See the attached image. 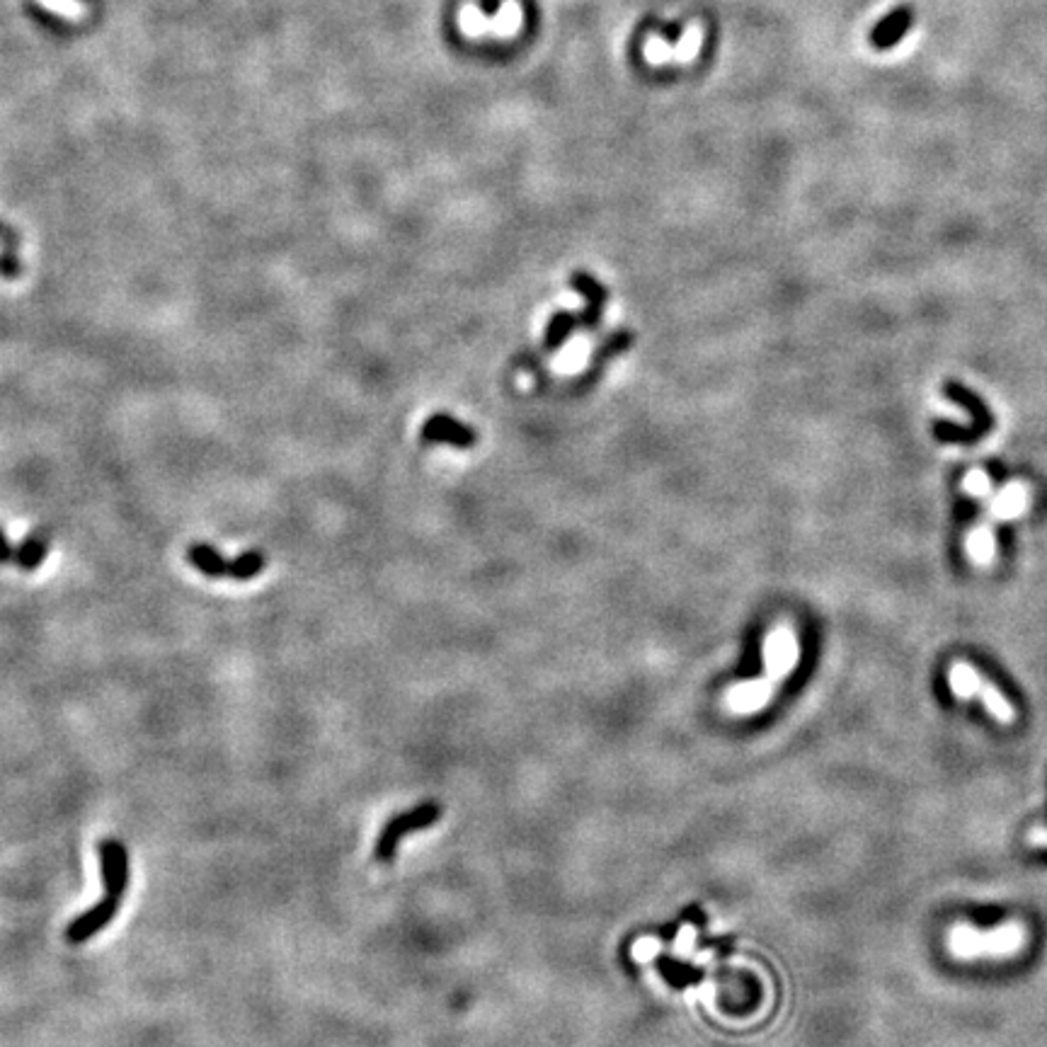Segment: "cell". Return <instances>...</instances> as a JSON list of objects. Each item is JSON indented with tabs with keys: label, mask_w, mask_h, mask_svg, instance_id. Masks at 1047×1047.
Here are the masks:
<instances>
[{
	"label": "cell",
	"mask_w": 1047,
	"mask_h": 1047,
	"mask_svg": "<svg viewBox=\"0 0 1047 1047\" xmlns=\"http://www.w3.org/2000/svg\"><path fill=\"white\" fill-rule=\"evenodd\" d=\"M100 866H102V883H105V895L102 900L85 909L80 917L68 924L66 938L71 943H85L100 934L110 921L117 917L122 909L124 895L129 888V854L124 844L114 839H105L100 844Z\"/></svg>",
	"instance_id": "obj_1"
},
{
	"label": "cell",
	"mask_w": 1047,
	"mask_h": 1047,
	"mask_svg": "<svg viewBox=\"0 0 1047 1047\" xmlns=\"http://www.w3.org/2000/svg\"><path fill=\"white\" fill-rule=\"evenodd\" d=\"M1023 941H1026V931L1018 921H1009V924H1001L992 931L975 929L970 924H958L953 926V931L948 934V948L955 958H1006V955H1016L1021 951Z\"/></svg>",
	"instance_id": "obj_2"
},
{
	"label": "cell",
	"mask_w": 1047,
	"mask_h": 1047,
	"mask_svg": "<svg viewBox=\"0 0 1047 1047\" xmlns=\"http://www.w3.org/2000/svg\"><path fill=\"white\" fill-rule=\"evenodd\" d=\"M524 25V10L519 0H505L495 15H485L478 5L468 3L459 10V30L471 39L495 37L500 42L517 37Z\"/></svg>",
	"instance_id": "obj_3"
},
{
	"label": "cell",
	"mask_w": 1047,
	"mask_h": 1047,
	"mask_svg": "<svg viewBox=\"0 0 1047 1047\" xmlns=\"http://www.w3.org/2000/svg\"><path fill=\"white\" fill-rule=\"evenodd\" d=\"M703 39H706V32H703L701 22H691L674 47L667 44V39L660 34H650L643 44V56L650 66H689L701 54Z\"/></svg>",
	"instance_id": "obj_4"
},
{
	"label": "cell",
	"mask_w": 1047,
	"mask_h": 1047,
	"mask_svg": "<svg viewBox=\"0 0 1047 1047\" xmlns=\"http://www.w3.org/2000/svg\"><path fill=\"white\" fill-rule=\"evenodd\" d=\"M798 657H800L798 638H795L788 628L774 631L769 638H766L764 665L771 679L786 677V674L791 672L795 665H798Z\"/></svg>",
	"instance_id": "obj_5"
},
{
	"label": "cell",
	"mask_w": 1047,
	"mask_h": 1047,
	"mask_svg": "<svg viewBox=\"0 0 1047 1047\" xmlns=\"http://www.w3.org/2000/svg\"><path fill=\"white\" fill-rule=\"evenodd\" d=\"M570 286L582 296V301H585V308H582V313L577 316L580 318V325L587 330H594L604 318V308H606V301H609V291H606V286L599 284L592 274H587L582 270L572 272Z\"/></svg>",
	"instance_id": "obj_6"
},
{
	"label": "cell",
	"mask_w": 1047,
	"mask_h": 1047,
	"mask_svg": "<svg viewBox=\"0 0 1047 1047\" xmlns=\"http://www.w3.org/2000/svg\"><path fill=\"white\" fill-rule=\"evenodd\" d=\"M422 442L429 444H451L456 449H471L476 446L478 437L468 425H461L451 415H432L422 427Z\"/></svg>",
	"instance_id": "obj_7"
},
{
	"label": "cell",
	"mask_w": 1047,
	"mask_h": 1047,
	"mask_svg": "<svg viewBox=\"0 0 1047 1047\" xmlns=\"http://www.w3.org/2000/svg\"><path fill=\"white\" fill-rule=\"evenodd\" d=\"M439 810L432 808V805H425V808L415 810V812H405V815L396 817L393 822H388L386 827H383V834H381V841H379V858H391L393 856V849H396L398 839L403 837V834L408 832H415V829H422L427 825H432L434 820H437Z\"/></svg>",
	"instance_id": "obj_8"
},
{
	"label": "cell",
	"mask_w": 1047,
	"mask_h": 1047,
	"mask_svg": "<svg viewBox=\"0 0 1047 1047\" xmlns=\"http://www.w3.org/2000/svg\"><path fill=\"white\" fill-rule=\"evenodd\" d=\"M1028 505H1031V488H1028L1023 480H1014V483L1004 485V488L992 497L989 514H992V519H997V522H1011V519H1018L1021 514H1026Z\"/></svg>",
	"instance_id": "obj_9"
},
{
	"label": "cell",
	"mask_w": 1047,
	"mask_h": 1047,
	"mask_svg": "<svg viewBox=\"0 0 1047 1047\" xmlns=\"http://www.w3.org/2000/svg\"><path fill=\"white\" fill-rule=\"evenodd\" d=\"M49 548H51L49 531H32V534L25 536V539L20 541V546L15 548L13 565H17V568L25 572L39 570L49 556Z\"/></svg>",
	"instance_id": "obj_10"
},
{
	"label": "cell",
	"mask_w": 1047,
	"mask_h": 1047,
	"mask_svg": "<svg viewBox=\"0 0 1047 1047\" xmlns=\"http://www.w3.org/2000/svg\"><path fill=\"white\" fill-rule=\"evenodd\" d=\"M187 563H190L194 570L202 572L204 577H209V580L228 577V560L223 558L214 546H209V543L204 541L192 543V546L187 548Z\"/></svg>",
	"instance_id": "obj_11"
},
{
	"label": "cell",
	"mask_w": 1047,
	"mask_h": 1047,
	"mask_svg": "<svg viewBox=\"0 0 1047 1047\" xmlns=\"http://www.w3.org/2000/svg\"><path fill=\"white\" fill-rule=\"evenodd\" d=\"M965 551L972 558V563L987 568L997 560V539H994V529L989 522H980L975 529L970 531L968 539H965Z\"/></svg>",
	"instance_id": "obj_12"
},
{
	"label": "cell",
	"mask_w": 1047,
	"mask_h": 1047,
	"mask_svg": "<svg viewBox=\"0 0 1047 1047\" xmlns=\"http://www.w3.org/2000/svg\"><path fill=\"white\" fill-rule=\"evenodd\" d=\"M577 325H580V318H577L575 313H553L546 323V333H543V347H546V352H558V349L570 340L572 330H575Z\"/></svg>",
	"instance_id": "obj_13"
},
{
	"label": "cell",
	"mask_w": 1047,
	"mask_h": 1047,
	"mask_svg": "<svg viewBox=\"0 0 1047 1047\" xmlns=\"http://www.w3.org/2000/svg\"><path fill=\"white\" fill-rule=\"evenodd\" d=\"M909 22H912V20H909L907 10H897V13H892L890 17H885V20L880 22V25L873 30L871 39H873L875 47L888 49L895 42H900L902 34L907 32Z\"/></svg>",
	"instance_id": "obj_14"
},
{
	"label": "cell",
	"mask_w": 1047,
	"mask_h": 1047,
	"mask_svg": "<svg viewBox=\"0 0 1047 1047\" xmlns=\"http://www.w3.org/2000/svg\"><path fill=\"white\" fill-rule=\"evenodd\" d=\"M977 696H980L982 706L987 708V711L992 713L1001 725L1014 723V720H1016L1014 706H1011V703H1009V698H1004V694H1001L997 686L982 682L980 689H977Z\"/></svg>",
	"instance_id": "obj_15"
},
{
	"label": "cell",
	"mask_w": 1047,
	"mask_h": 1047,
	"mask_svg": "<svg viewBox=\"0 0 1047 1047\" xmlns=\"http://www.w3.org/2000/svg\"><path fill=\"white\" fill-rule=\"evenodd\" d=\"M982 682L984 679L980 677V672L968 665V662H955L951 672H948V684H951V689L958 698L977 696V689H980Z\"/></svg>",
	"instance_id": "obj_16"
},
{
	"label": "cell",
	"mask_w": 1047,
	"mask_h": 1047,
	"mask_svg": "<svg viewBox=\"0 0 1047 1047\" xmlns=\"http://www.w3.org/2000/svg\"><path fill=\"white\" fill-rule=\"evenodd\" d=\"M265 565H267L265 553L245 551V553H240L236 560H228V577L236 582L253 580V577H257L262 570H265Z\"/></svg>",
	"instance_id": "obj_17"
},
{
	"label": "cell",
	"mask_w": 1047,
	"mask_h": 1047,
	"mask_svg": "<svg viewBox=\"0 0 1047 1047\" xmlns=\"http://www.w3.org/2000/svg\"><path fill=\"white\" fill-rule=\"evenodd\" d=\"M771 689L769 684L766 682H749V684H742L737 686L735 691H732V706L737 708V711H754V708H762L766 703V698H769Z\"/></svg>",
	"instance_id": "obj_18"
},
{
	"label": "cell",
	"mask_w": 1047,
	"mask_h": 1047,
	"mask_svg": "<svg viewBox=\"0 0 1047 1047\" xmlns=\"http://www.w3.org/2000/svg\"><path fill=\"white\" fill-rule=\"evenodd\" d=\"M631 342H633V335L628 333V330H619V333H614L602 347H599V352L594 354V366L604 364L606 359H611V357H619V354H623L628 347H631Z\"/></svg>",
	"instance_id": "obj_19"
},
{
	"label": "cell",
	"mask_w": 1047,
	"mask_h": 1047,
	"mask_svg": "<svg viewBox=\"0 0 1047 1047\" xmlns=\"http://www.w3.org/2000/svg\"><path fill=\"white\" fill-rule=\"evenodd\" d=\"M37 3L42 5V8H47L49 13L66 17V20L71 22L83 20V17L88 15V8H85L80 0H37Z\"/></svg>",
	"instance_id": "obj_20"
},
{
	"label": "cell",
	"mask_w": 1047,
	"mask_h": 1047,
	"mask_svg": "<svg viewBox=\"0 0 1047 1047\" xmlns=\"http://www.w3.org/2000/svg\"><path fill=\"white\" fill-rule=\"evenodd\" d=\"M963 490L972 497H989L992 495V478L982 468H972L970 473H965Z\"/></svg>",
	"instance_id": "obj_21"
},
{
	"label": "cell",
	"mask_w": 1047,
	"mask_h": 1047,
	"mask_svg": "<svg viewBox=\"0 0 1047 1047\" xmlns=\"http://www.w3.org/2000/svg\"><path fill=\"white\" fill-rule=\"evenodd\" d=\"M22 274H25V262L20 260V255L15 253V250H5L0 253V279H5V282H15V279H20Z\"/></svg>",
	"instance_id": "obj_22"
},
{
	"label": "cell",
	"mask_w": 1047,
	"mask_h": 1047,
	"mask_svg": "<svg viewBox=\"0 0 1047 1047\" xmlns=\"http://www.w3.org/2000/svg\"><path fill=\"white\" fill-rule=\"evenodd\" d=\"M934 410H936V413H938V415H943V417H951V420H955V422H960V425H968V422L972 420V417H970L968 413H965V410H963V408H960V405H955V403H948V400H936V403H934Z\"/></svg>",
	"instance_id": "obj_23"
},
{
	"label": "cell",
	"mask_w": 1047,
	"mask_h": 1047,
	"mask_svg": "<svg viewBox=\"0 0 1047 1047\" xmlns=\"http://www.w3.org/2000/svg\"><path fill=\"white\" fill-rule=\"evenodd\" d=\"M0 245H3L5 250H20L22 248V236L20 233L15 231V228H10L8 223L0 221Z\"/></svg>",
	"instance_id": "obj_24"
},
{
	"label": "cell",
	"mask_w": 1047,
	"mask_h": 1047,
	"mask_svg": "<svg viewBox=\"0 0 1047 1047\" xmlns=\"http://www.w3.org/2000/svg\"><path fill=\"white\" fill-rule=\"evenodd\" d=\"M15 560V548L13 543H10L8 534H5V529L0 526V565H13Z\"/></svg>",
	"instance_id": "obj_25"
},
{
	"label": "cell",
	"mask_w": 1047,
	"mask_h": 1047,
	"mask_svg": "<svg viewBox=\"0 0 1047 1047\" xmlns=\"http://www.w3.org/2000/svg\"><path fill=\"white\" fill-rule=\"evenodd\" d=\"M1031 841L1035 846H1047V829H1035L1031 834Z\"/></svg>",
	"instance_id": "obj_26"
}]
</instances>
